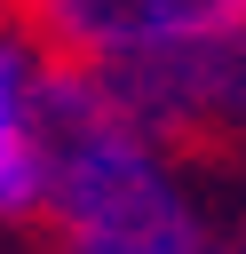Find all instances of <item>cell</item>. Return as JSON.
<instances>
[{"label":"cell","mask_w":246,"mask_h":254,"mask_svg":"<svg viewBox=\"0 0 246 254\" xmlns=\"http://www.w3.org/2000/svg\"><path fill=\"white\" fill-rule=\"evenodd\" d=\"M167 143L183 151H246V16L206 32V40H183L167 56H143V64H119L103 71Z\"/></svg>","instance_id":"6da1fadb"},{"label":"cell","mask_w":246,"mask_h":254,"mask_svg":"<svg viewBox=\"0 0 246 254\" xmlns=\"http://www.w3.org/2000/svg\"><path fill=\"white\" fill-rule=\"evenodd\" d=\"M8 8L56 64H87V71L167 56L246 16V0H8Z\"/></svg>","instance_id":"7a4b0ae2"},{"label":"cell","mask_w":246,"mask_h":254,"mask_svg":"<svg viewBox=\"0 0 246 254\" xmlns=\"http://www.w3.org/2000/svg\"><path fill=\"white\" fill-rule=\"evenodd\" d=\"M48 71L56 56L16 24V8L0 0V230H40L48 222Z\"/></svg>","instance_id":"3957f363"},{"label":"cell","mask_w":246,"mask_h":254,"mask_svg":"<svg viewBox=\"0 0 246 254\" xmlns=\"http://www.w3.org/2000/svg\"><path fill=\"white\" fill-rule=\"evenodd\" d=\"M238 222H246V214H238Z\"/></svg>","instance_id":"277c9868"}]
</instances>
